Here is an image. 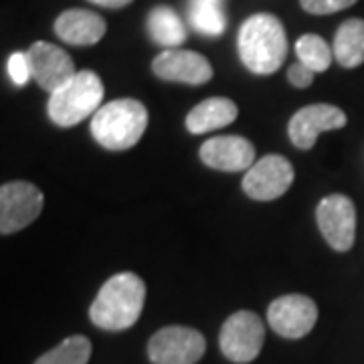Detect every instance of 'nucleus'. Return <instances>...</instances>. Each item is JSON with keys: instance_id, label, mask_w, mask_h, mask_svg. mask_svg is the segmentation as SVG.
<instances>
[{"instance_id": "obj_1", "label": "nucleus", "mask_w": 364, "mask_h": 364, "mask_svg": "<svg viewBox=\"0 0 364 364\" xmlns=\"http://www.w3.org/2000/svg\"><path fill=\"white\" fill-rule=\"evenodd\" d=\"M146 284L136 273H116L105 282L90 308V318L102 330L119 332L142 316Z\"/></svg>"}, {"instance_id": "obj_2", "label": "nucleus", "mask_w": 364, "mask_h": 364, "mask_svg": "<svg viewBox=\"0 0 364 364\" xmlns=\"http://www.w3.org/2000/svg\"><path fill=\"white\" fill-rule=\"evenodd\" d=\"M287 55L286 28L277 16L253 14L239 31V57L257 75L275 73Z\"/></svg>"}, {"instance_id": "obj_3", "label": "nucleus", "mask_w": 364, "mask_h": 364, "mask_svg": "<svg viewBox=\"0 0 364 364\" xmlns=\"http://www.w3.org/2000/svg\"><path fill=\"white\" fill-rule=\"evenodd\" d=\"M148 126V112L138 100H114L102 105L91 119V134L95 142L107 150H128Z\"/></svg>"}, {"instance_id": "obj_4", "label": "nucleus", "mask_w": 364, "mask_h": 364, "mask_svg": "<svg viewBox=\"0 0 364 364\" xmlns=\"http://www.w3.org/2000/svg\"><path fill=\"white\" fill-rule=\"evenodd\" d=\"M104 100V85L97 73L79 71L73 77L53 91L49 97V117L59 128H71L85 117L95 114Z\"/></svg>"}, {"instance_id": "obj_5", "label": "nucleus", "mask_w": 364, "mask_h": 364, "mask_svg": "<svg viewBox=\"0 0 364 364\" xmlns=\"http://www.w3.org/2000/svg\"><path fill=\"white\" fill-rule=\"evenodd\" d=\"M207 348L205 336L186 326H166L148 342V356L154 364H196Z\"/></svg>"}, {"instance_id": "obj_6", "label": "nucleus", "mask_w": 364, "mask_h": 364, "mask_svg": "<svg viewBox=\"0 0 364 364\" xmlns=\"http://www.w3.org/2000/svg\"><path fill=\"white\" fill-rule=\"evenodd\" d=\"M263 338H265V326L259 316L241 310L229 316L227 322L223 324L219 344L223 354L229 360L245 364L259 356Z\"/></svg>"}, {"instance_id": "obj_7", "label": "nucleus", "mask_w": 364, "mask_h": 364, "mask_svg": "<svg viewBox=\"0 0 364 364\" xmlns=\"http://www.w3.org/2000/svg\"><path fill=\"white\" fill-rule=\"evenodd\" d=\"M43 210V193L35 184L14 181L0 188V231L11 235L28 227Z\"/></svg>"}, {"instance_id": "obj_8", "label": "nucleus", "mask_w": 364, "mask_h": 364, "mask_svg": "<svg viewBox=\"0 0 364 364\" xmlns=\"http://www.w3.org/2000/svg\"><path fill=\"white\" fill-rule=\"evenodd\" d=\"M318 227L326 243L336 251H348L356 239V208L348 196L330 195L316 208Z\"/></svg>"}, {"instance_id": "obj_9", "label": "nucleus", "mask_w": 364, "mask_h": 364, "mask_svg": "<svg viewBox=\"0 0 364 364\" xmlns=\"http://www.w3.org/2000/svg\"><path fill=\"white\" fill-rule=\"evenodd\" d=\"M267 322L284 338H301L310 334L318 322V306L308 296L287 294L272 301L267 310Z\"/></svg>"}, {"instance_id": "obj_10", "label": "nucleus", "mask_w": 364, "mask_h": 364, "mask_svg": "<svg viewBox=\"0 0 364 364\" xmlns=\"http://www.w3.org/2000/svg\"><path fill=\"white\" fill-rule=\"evenodd\" d=\"M291 182H294V166L284 156L269 154L261 160H255V164L245 172L243 191L255 200H273L286 195Z\"/></svg>"}, {"instance_id": "obj_11", "label": "nucleus", "mask_w": 364, "mask_h": 364, "mask_svg": "<svg viewBox=\"0 0 364 364\" xmlns=\"http://www.w3.org/2000/svg\"><path fill=\"white\" fill-rule=\"evenodd\" d=\"M26 59L31 65V75L39 83V87L45 91H57L61 85H65L69 79L77 71L73 65V59L63 51L61 47L37 41L26 51Z\"/></svg>"}, {"instance_id": "obj_12", "label": "nucleus", "mask_w": 364, "mask_h": 364, "mask_svg": "<svg viewBox=\"0 0 364 364\" xmlns=\"http://www.w3.org/2000/svg\"><path fill=\"white\" fill-rule=\"evenodd\" d=\"M346 126V116L336 105L316 104L301 107L294 114L287 126V134L294 146L310 150L322 132L340 130Z\"/></svg>"}, {"instance_id": "obj_13", "label": "nucleus", "mask_w": 364, "mask_h": 364, "mask_svg": "<svg viewBox=\"0 0 364 364\" xmlns=\"http://www.w3.org/2000/svg\"><path fill=\"white\" fill-rule=\"evenodd\" d=\"M152 71L164 81L203 85L213 77V67L207 57L184 49H166L152 61Z\"/></svg>"}, {"instance_id": "obj_14", "label": "nucleus", "mask_w": 364, "mask_h": 364, "mask_svg": "<svg viewBox=\"0 0 364 364\" xmlns=\"http://www.w3.org/2000/svg\"><path fill=\"white\" fill-rule=\"evenodd\" d=\"M198 154L207 166L223 172H241L255 164V148L241 136L210 138L200 146Z\"/></svg>"}, {"instance_id": "obj_15", "label": "nucleus", "mask_w": 364, "mask_h": 364, "mask_svg": "<svg viewBox=\"0 0 364 364\" xmlns=\"http://www.w3.org/2000/svg\"><path fill=\"white\" fill-rule=\"evenodd\" d=\"M107 31L105 21L97 13L83 11V9H71L57 16L55 21V33L61 41L69 45H95L100 43Z\"/></svg>"}, {"instance_id": "obj_16", "label": "nucleus", "mask_w": 364, "mask_h": 364, "mask_svg": "<svg viewBox=\"0 0 364 364\" xmlns=\"http://www.w3.org/2000/svg\"><path fill=\"white\" fill-rule=\"evenodd\" d=\"M239 116V109L227 97H210L193 107L186 116V130L193 134H207L233 124Z\"/></svg>"}, {"instance_id": "obj_17", "label": "nucleus", "mask_w": 364, "mask_h": 364, "mask_svg": "<svg viewBox=\"0 0 364 364\" xmlns=\"http://www.w3.org/2000/svg\"><path fill=\"white\" fill-rule=\"evenodd\" d=\"M334 57L340 65L352 69L364 63V21L348 18L334 37Z\"/></svg>"}, {"instance_id": "obj_18", "label": "nucleus", "mask_w": 364, "mask_h": 364, "mask_svg": "<svg viewBox=\"0 0 364 364\" xmlns=\"http://www.w3.org/2000/svg\"><path fill=\"white\" fill-rule=\"evenodd\" d=\"M148 33L154 43L168 49H176L186 39L184 23L170 6H156L148 14Z\"/></svg>"}, {"instance_id": "obj_19", "label": "nucleus", "mask_w": 364, "mask_h": 364, "mask_svg": "<svg viewBox=\"0 0 364 364\" xmlns=\"http://www.w3.org/2000/svg\"><path fill=\"white\" fill-rule=\"evenodd\" d=\"M188 18L198 33L208 35V37H219L225 33V26H227L223 0H191Z\"/></svg>"}, {"instance_id": "obj_20", "label": "nucleus", "mask_w": 364, "mask_h": 364, "mask_svg": "<svg viewBox=\"0 0 364 364\" xmlns=\"http://www.w3.org/2000/svg\"><path fill=\"white\" fill-rule=\"evenodd\" d=\"M91 358V342L85 336H69L53 350L45 352L35 364H87Z\"/></svg>"}, {"instance_id": "obj_21", "label": "nucleus", "mask_w": 364, "mask_h": 364, "mask_svg": "<svg viewBox=\"0 0 364 364\" xmlns=\"http://www.w3.org/2000/svg\"><path fill=\"white\" fill-rule=\"evenodd\" d=\"M299 63L310 67L314 73H322L332 63V49L322 37L318 35H304L296 43Z\"/></svg>"}, {"instance_id": "obj_22", "label": "nucleus", "mask_w": 364, "mask_h": 364, "mask_svg": "<svg viewBox=\"0 0 364 364\" xmlns=\"http://www.w3.org/2000/svg\"><path fill=\"white\" fill-rule=\"evenodd\" d=\"M6 71L13 79L14 85L23 87L28 83V79H33L31 75V65H28V59H26V53L16 51L9 57V63H6Z\"/></svg>"}, {"instance_id": "obj_23", "label": "nucleus", "mask_w": 364, "mask_h": 364, "mask_svg": "<svg viewBox=\"0 0 364 364\" xmlns=\"http://www.w3.org/2000/svg\"><path fill=\"white\" fill-rule=\"evenodd\" d=\"M299 4L310 14H332L356 4V0H299Z\"/></svg>"}, {"instance_id": "obj_24", "label": "nucleus", "mask_w": 364, "mask_h": 364, "mask_svg": "<svg viewBox=\"0 0 364 364\" xmlns=\"http://www.w3.org/2000/svg\"><path fill=\"white\" fill-rule=\"evenodd\" d=\"M314 73L310 67H306L304 63H296V65L289 67V71H287V77L291 81V85H296L299 90H304V87H310L314 81Z\"/></svg>"}, {"instance_id": "obj_25", "label": "nucleus", "mask_w": 364, "mask_h": 364, "mask_svg": "<svg viewBox=\"0 0 364 364\" xmlns=\"http://www.w3.org/2000/svg\"><path fill=\"white\" fill-rule=\"evenodd\" d=\"M90 2L97 4V6H105V9H124L132 0H90Z\"/></svg>"}]
</instances>
